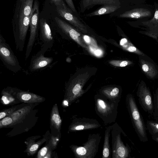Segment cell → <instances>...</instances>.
I'll use <instances>...</instances> for the list:
<instances>
[{"label":"cell","instance_id":"6da1fadb","mask_svg":"<svg viewBox=\"0 0 158 158\" xmlns=\"http://www.w3.org/2000/svg\"><path fill=\"white\" fill-rule=\"evenodd\" d=\"M126 101L133 126L140 140L143 142L148 141L146 127L134 97L130 94L127 97Z\"/></svg>","mask_w":158,"mask_h":158},{"label":"cell","instance_id":"7a4b0ae2","mask_svg":"<svg viewBox=\"0 0 158 158\" xmlns=\"http://www.w3.org/2000/svg\"><path fill=\"white\" fill-rule=\"evenodd\" d=\"M101 136L99 134L90 135L87 141L82 146H71L75 157L77 158H94L97 153Z\"/></svg>","mask_w":158,"mask_h":158},{"label":"cell","instance_id":"3957f363","mask_svg":"<svg viewBox=\"0 0 158 158\" xmlns=\"http://www.w3.org/2000/svg\"><path fill=\"white\" fill-rule=\"evenodd\" d=\"M95 110L97 114L105 123L114 122L117 114V102L98 98L95 100Z\"/></svg>","mask_w":158,"mask_h":158},{"label":"cell","instance_id":"277c9868","mask_svg":"<svg viewBox=\"0 0 158 158\" xmlns=\"http://www.w3.org/2000/svg\"><path fill=\"white\" fill-rule=\"evenodd\" d=\"M0 58L4 65L9 70L16 73L22 69L16 56L1 35L0 36Z\"/></svg>","mask_w":158,"mask_h":158},{"label":"cell","instance_id":"5b68a950","mask_svg":"<svg viewBox=\"0 0 158 158\" xmlns=\"http://www.w3.org/2000/svg\"><path fill=\"white\" fill-rule=\"evenodd\" d=\"M39 16L38 3L36 1L34 2L30 22V31L29 37L27 46L25 58L27 59L30 55L35 41Z\"/></svg>","mask_w":158,"mask_h":158},{"label":"cell","instance_id":"8992f818","mask_svg":"<svg viewBox=\"0 0 158 158\" xmlns=\"http://www.w3.org/2000/svg\"><path fill=\"white\" fill-rule=\"evenodd\" d=\"M137 95L143 109L148 114L153 115L154 110L153 100L150 91L144 83L139 84Z\"/></svg>","mask_w":158,"mask_h":158},{"label":"cell","instance_id":"52a82bcc","mask_svg":"<svg viewBox=\"0 0 158 158\" xmlns=\"http://www.w3.org/2000/svg\"><path fill=\"white\" fill-rule=\"evenodd\" d=\"M112 135V157L113 158H127L129 155L130 150L126 146L121 139L120 134L113 127Z\"/></svg>","mask_w":158,"mask_h":158},{"label":"cell","instance_id":"ba28073f","mask_svg":"<svg viewBox=\"0 0 158 158\" xmlns=\"http://www.w3.org/2000/svg\"><path fill=\"white\" fill-rule=\"evenodd\" d=\"M48 49L47 48L42 47L40 50L32 57L29 67L30 71L34 72L42 69L52 63L53 61L52 57L44 56Z\"/></svg>","mask_w":158,"mask_h":158},{"label":"cell","instance_id":"9c48e42d","mask_svg":"<svg viewBox=\"0 0 158 158\" xmlns=\"http://www.w3.org/2000/svg\"><path fill=\"white\" fill-rule=\"evenodd\" d=\"M101 125L95 119L86 118L75 119L69 127L71 131L97 128Z\"/></svg>","mask_w":158,"mask_h":158},{"label":"cell","instance_id":"30bf717a","mask_svg":"<svg viewBox=\"0 0 158 158\" xmlns=\"http://www.w3.org/2000/svg\"><path fill=\"white\" fill-rule=\"evenodd\" d=\"M56 9L58 13L62 18L81 31L84 32L87 31L85 26L72 13V11L66 10L59 6H56Z\"/></svg>","mask_w":158,"mask_h":158},{"label":"cell","instance_id":"8fae6325","mask_svg":"<svg viewBox=\"0 0 158 158\" xmlns=\"http://www.w3.org/2000/svg\"><path fill=\"white\" fill-rule=\"evenodd\" d=\"M40 39L44 47L48 49L53 45V39L50 26L45 19L40 20Z\"/></svg>","mask_w":158,"mask_h":158},{"label":"cell","instance_id":"7c38bea8","mask_svg":"<svg viewBox=\"0 0 158 158\" xmlns=\"http://www.w3.org/2000/svg\"><path fill=\"white\" fill-rule=\"evenodd\" d=\"M55 20L57 26L64 33L81 45L80 40V34L71 26L58 17H55Z\"/></svg>","mask_w":158,"mask_h":158},{"label":"cell","instance_id":"4fadbf2b","mask_svg":"<svg viewBox=\"0 0 158 158\" xmlns=\"http://www.w3.org/2000/svg\"><path fill=\"white\" fill-rule=\"evenodd\" d=\"M16 96L20 101L29 103L42 102L45 99L43 97L35 94L22 91L17 92Z\"/></svg>","mask_w":158,"mask_h":158},{"label":"cell","instance_id":"5bb4252c","mask_svg":"<svg viewBox=\"0 0 158 158\" xmlns=\"http://www.w3.org/2000/svg\"><path fill=\"white\" fill-rule=\"evenodd\" d=\"M151 15V12L148 10L139 8L125 12L120 14L119 17L122 18L139 19L149 16Z\"/></svg>","mask_w":158,"mask_h":158},{"label":"cell","instance_id":"9a60e30c","mask_svg":"<svg viewBox=\"0 0 158 158\" xmlns=\"http://www.w3.org/2000/svg\"><path fill=\"white\" fill-rule=\"evenodd\" d=\"M50 121L52 126L58 132H60L62 120L59 114L57 105L56 104L52 107Z\"/></svg>","mask_w":158,"mask_h":158},{"label":"cell","instance_id":"2e32d148","mask_svg":"<svg viewBox=\"0 0 158 158\" xmlns=\"http://www.w3.org/2000/svg\"><path fill=\"white\" fill-rule=\"evenodd\" d=\"M31 107L29 106H24L15 110L9 115L13 120V125L18 123L24 118L30 112Z\"/></svg>","mask_w":158,"mask_h":158},{"label":"cell","instance_id":"e0dca14e","mask_svg":"<svg viewBox=\"0 0 158 158\" xmlns=\"http://www.w3.org/2000/svg\"><path fill=\"white\" fill-rule=\"evenodd\" d=\"M16 92L12 88H8L2 92L1 100L3 104L8 105L13 103L15 101Z\"/></svg>","mask_w":158,"mask_h":158},{"label":"cell","instance_id":"ac0fdd59","mask_svg":"<svg viewBox=\"0 0 158 158\" xmlns=\"http://www.w3.org/2000/svg\"><path fill=\"white\" fill-rule=\"evenodd\" d=\"M140 64L142 70L149 77L153 78L156 75L157 70L152 64L143 59L140 60Z\"/></svg>","mask_w":158,"mask_h":158},{"label":"cell","instance_id":"d6986e66","mask_svg":"<svg viewBox=\"0 0 158 158\" xmlns=\"http://www.w3.org/2000/svg\"><path fill=\"white\" fill-rule=\"evenodd\" d=\"M111 127L112 126H109L106 128L105 131L102 150V158L110 157V148L109 143V138Z\"/></svg>","mask_w":158,"mask_h":158},{"label":"cell","instance_id":"ffe728a7","mask_svg":"<svg viewBox=\"0 0 158 158\" xmlns=\"http://www.w3.org/2000/svg\"><path fill=\"white\" fill-rule=\"evenodd\" d=\"M119 7L114 5H104L96 11L87 15V16L91 17L96 15H100L113 12L117 10Z\"/></svg>","mask_w":158,"mask_h":158},{"label":"cell","instance_id":"44dd1931","mask_svg":"<svg viewBox=\"0 0 158 158\" xmlns=\"http://www.w3.org/2000/svg\"><path fill=\"white\" fill-rule=\"evenodd\" d=\"M34 0H24L22 2L21 6L20 16H28L32 14V4Z\"/></svg>","mask_w":158,"mask_h":158},{"label":"cell","instance_id":"7402d4cb","mask_svg":"<svg viewBox=\"0 0 158 158\" xmlns=\"http://www.w3.org/2000/svg\"><path fill=\"white\" fill-rule=\"evenodd\" d=\"M117 0H83V7L87 8L90 6L98 4L104 5H115L117 2Z\"/></svg>","mask_w":158,"mask_h":158},{"label":"cell","instance_id":"603a6c76","mask_svg":"<svg viewBox=\"0 0 158 158\" xmlns=\"http://www.w3.org/2000/svg\"><path fill=\"white\" fill-rule=\"evenodd\" d=\"M46 141V139H44L36 142L33 141H30L27 145V152L29 155L34 154L40 146Z\"/></svg>","mask_w":158,"mask_h":158},{"label":"cell","instance_id":"cb8c5ba5","mask_svg":"<svg viewBox=\"0 0 158 158\" xmlns=\"http://www.w3.org/2000/svg\"><path fill=\"white\" fill-rule=\"evenodd\" d=\"M119 92V89L117 87L108 88L104 89L103 91V94L110 101L117 102L116 99L118 96Z\"/></svg>","mask_w":158,"mask_h":158},{"label":"cell","instance_id":"d4e9b609","mask_svg":"<svg viewBox=\"0 0 158 158\" xmlns=\"http://www.w3.org/2000/svg\"><path fill=\"white\" fill-rule=\"evenodd\" d=\"M146 129L152 136L158 135V123L148 120L146 123Z\"/></svg>","mask_w":158,"mask_h":158},{"label":"cell","instance_id":"484cf974","mask_svg":"<svg viewBox=\"0 0 158 158\" xmlns=\"http://www.w3.org/2000/svg\"><path fill=\"white\" fill-rule=\"evenodd\" d=\"M124 48L127 51L136 53L138 55H143L144 54L131 43L126 40L125 43L122 45Z\"/></svg>","mask_w":158,"mask_h":158},{"label":"cell","instance_id":"4316f807","mask_svg":"<svg viewBox=\"0 0 158 158\" xmlns=\"http://www.w3.org/2000/svg\"><path fill=\"white\" fill-rule=\"evenodd\" d=\"M13 123V120L11 117L9 116L6 117L2 119L0 121V128L7 126H12Z\"/></svg>","mask_w":158,"mask_h":158},{"label":"cell","instance_id":"83f0119b","mask_svg":"<svg viewBox=\"0 0 158 158\" xmlns=\"http://www.w3.org/2000/svg\"><path fill=\"white\" fill-rule=\"evenodd\" d=\"M111 64L116 66L124 67L131 64L132 63L127 60H113L110 62Z\"/></svg>","mask_w":158,"mask_h":158},{"label":"cell","instance_id":"f1b7e54d","mask_svg":"<svg viewBox=\"0 0 158 158\" xmlns=\"http://www.w3.org/2000/svg\"><path fill=\"white\" fill-rule=\"evenodd\" d=\"M16 109V107H13L1 111L0 113V119H2L6 117L9 116L14 112Z\"/></svg>","mask_w":158,"mask_h":158},{"label":"cell","instance_id":"f546056e","mask_svg":"<svg viewBox=\"0 0 158 158\" xmlns=\"http://www.w3.org/2000/svg\"><path fill=\"white\" fill-rule=\"evenodd\" d=\"M51 148L49 144L42 148L38 152L37 157L38 158H44Z\"/></svg>","mask_w":158,"mask_h":158},{"label":"cell","instance_id":"4dcf8cb0","mask_svg":"<svg viewBox=\"0 0 158 158\" xmlns=\"http://www.w3.org/2000/svg\"><path fill=\"white\" fill-rule=\"evenodd\" d=\"M59 140L58 136H52L49 144L52 149H54L56 147L58 143Z\"/></svg>","mask_w":158,"mask_h":158},{"label":"cell","instance_id":"1f68e13d","mask_svg":"<svg viewBox=\"0 0 158 158\" xmlns=\"http://www.w3.org/2000/svg\"><path fill=\"white\" fill-rule=\"evenodd\" d=\"M55 5L57 6H61L64 9L69 10L72 11L70 9H69L66 6L65 4L63 1V0H50Z\"/></svg>","mask_w":158,"mask_h":158},{"label":"cell","instance_id":"d6a6232c","mask_svg":"<svg viewBox=\"0 0 158 158\" xmlns=\"http://www.w3.org/2000/svg\"><path fill=\"white\" fill-rule=\"evenodd\" d=\"M67 5L70 8V10L74 12H76L77 10L74 5L72 0H65Z\"/></svg>","mask_w":158,"mask_h":158},{"label":"cell","instance_id":"836d02e7","mask_svg":"<svg viewBox=\"0 0 158 158\" xmlns=\"http://www.w3.org/2000/svg\"><path fill=\"white\" fill-rule=\"evenodd\" d=\"M153 100L154 107V112H157L158 111V91L154 96Z\"/></svg>","mask_w":158,"mask_h":158},{"label":"cell","instance_id":"e575fe53","mask_svg":"<svg viewBox=\"0 0 158 158\" xmlns=\"http://www.w3.org/2000/svg\"><path fill=\"white\" fill-rule=\"evenodd\" d=\"M83 39L86 43L90 44L91 39L88 36L85 35L83 36Z\"/></svg>","mask_w":158,"mask_h":158},{"label":"cell","instance_id":"d590c367","mask_svg":"<svg viewBox=\"0 0 158 158\" xmlns=\"http://www.w3.org/2000/svg\"><path fill=\"white\" fill-rule=\"evenodd\" d=\"M51 148H50V149L48 151L47 153L45 156L44 157V158H50L51 157Z\"/></svg>","mask_w":158,"mask_h":158},{"label":"cell","instance_id":"8d00e7d4","mask_svg":"<svg viewBox=\"0 0 158 158\" xmlns=\"http://www.w3.org/2000/svg\"><path fill=\"white\" fill-rule=\"evenodd\" d=\"M153 115L154 119L158 122V111L154 112Z\"/></svg>","mask_w":158,"mask_h":158},{"label":"cell","instance_id":"74e56055","mask_svg":"<svg viewBox=\"0 0 158 158\" xmlns=\"http://www.w3.org/2000/svg\"><path fill=\"white\" fill-rule=\"evenodd\" d=\"M152 136V139L153 140L158 143V135Z\"/></svg>","mask_w":158,"mask_h":158},{"label":"cell","instance_id":"f35d334b","mask_svg":"<svg viewBox=\"0 0 158 158\" xmlns=\"http://www.w3.org/2000/svg\"><path fill=\"white\" fill-rule=\"evenodd\" d=\"M95 54L96 55L99 56L101 53V52L100 50H96L94 52Z\"/></svg>","mask_w":158,"mask_h":158},{"label":"cell","instance_id":"ab89813d","mask_svg":"<svg viewBox=\"0 0 158 158\" xmlns=\"http://www.w3.org/2000/svg\"><path fill=\"white\" fill-rule=\"evenodd\" d=\"M23 0H21V2H22V1H23Z\"/></svg>","mask_w":158,"mask_h":158}]
</instances>
